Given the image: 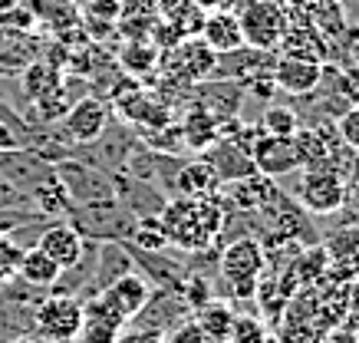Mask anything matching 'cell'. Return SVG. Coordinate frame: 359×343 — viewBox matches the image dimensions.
Returning a JSON list of instances; mask_svg holds the SVG:
<instances>
[{"instance_id": "obj_1", "label": "cell", "mask_w": 359, "mask_h": 343, "mask_svg": "<svg viewBox=\"0 0 359 343\" xmlns=\"http://www.w3.org/2000/svg\"><path fill=\"white\" fill-rule=\"evenodd\" d=\"M228 218V201L215 199H172L158 208V224H162L168 244H178L185 251H205L224 228Z\"/></svg>"}, {"instance_id": "obj_2", "label": "cell", "mask_w": 359, "mask_h": 343, "mask_svg": "<svg viewBox=\"0 0 359 343\" xmlns=\"http://www.w3.org/2000/svg\"><path fill=\"white\" fill-rule=\"evenodd\" d=\"M238 4V23L244 43L254 50H277L283 34L290 30L287 7L280 0H234Z\"/></svg>"}, {"instance_id": "obj_3", "label": "cell", "mask_w": 359, "mask_h": 343, "mask_svg": "<svg viewBox=\"0 0 359 343\" xmlns=\"http://www.w3.org/2000/svg\"><path fill=\"white\" fill-rule=\"evenodd\" d=\"M218 264H221V277L231 284V294L250 300L254 290H257L264 267H267V255H264L257 238H238V241H231L221 251Z\"/></svg>"}, {"instance_id": "obj_4", "label": "cell", "mask_w": 359, "mask_h": 343, "mask_svg": "<svg viewBox=\"0 0 359 343\" xmlns=\"http://www.w3.org/2000/svg\"><path fill=\"white\" fill-rule=\"evenodd\" d=\"M33 330L50 343H73L79 327H83V300L73 294H60L53 290L50 297H43L30 314Z\"/></svg>"}, {"instance_id": "obj_5", "label": "cell", "mask_w": 359, "mask_h": 343, "mask_svg": "<svg viewBox=\"0 0 359 343\" xmlns=\"http://www.w3.org/2000/svg\"><path fill=\"white\" fill-rule=\"evenodd\" d=\"M158 63H162V73L165 79H175V83H208V79L215 76V69H218V53L215 50H208V43L201 36H185V40H178L172 50H165L158 56Z\"/></svg>"}, {"instance_id": "obj_6", "label": "cell", "mask_w": 359, "mask_h": 343, "mask_svg": "<svg viewBox=\"0 0 359 343\" xmlns=\"http://www.w3.org/2000/svg\"><path fill=\"white\" fill-rule=\"evenodd\" d=\"M297 199L310 215H337L343 208V199H346V182L337 175V168L313 166L300 178V195Z\"/></svg>"}, {"instance_id": "obj_7", "label": "cell", "mask_w": 359, "mask_h": 343, "mask_svg": "<svg viewBox=\"0 0 359 343\" xmlns=\"http://www.w3.org/2000/svg\"><path fill=\"white\" fill-rule=\"evenodd\" d=\"M63 135L69 142L89 145L99 142L106 135V122H109V109L106 102L96 100V96H83V100L69 102V109L63 112Z\"/></svg>"}, {"instance_id": "obj_8", "label": "cell", "mask_w": 359, "mask_h": 343, "mask_svg": "<svg viewBox=\"0 0 359 343\" xmlns=\"http://www.w3.org/2000/svg\"><path fill=\"white\" fill-rule=\"evenodd\" d=\"M99 297L106 300L122 321L129 323V321H135V317L142 314V307L149 304V297H152V284H149L142 274L129 271V274L116 277L112 284H106V288L99 290Z\"/></svg>"}, {"instance_id": "obj_9", "label": "cell", "mask_w": 359, "mask_h": 343, "mask_svg": "<svg viewBox=\"0 0 359 343\" xmlns=\"http://www.w3.org/2000/svg\"><path fill=\"white\" fill-rule=\"evenodd\" d=\"M250 162H254V168L267 178L287 175V172L300 168L294 139H280V135H267V133H257L254 145H250Z\"/></svg>"}, {"instance_id": "obj_10", "label": "cell", "mask_w": 359, "mask_h": 343, "mask_svg": "<svg viewBox=\"0 0 359 343\" xmlns=\"http://www.w3.org/2000/svg\"><path fill=\"white\" fill-rule=\"evenodd\" d=\"M36 248L46 257H53L66 274V271H73L83 261L86 238H83V231H79L76 224H46L43 231H40V238H36Z\"/></svg>"}, {"instance_id": "obj_11", "label": "cell", "mask_w": 359, "mask_h": 343, "mask_svg": "<svg viewBox=\"0 0 359 343\" xmlns=\"http://www.w3.org/2000/svg\"><path fill=\"white\" fill-rule=\"evenodd\" d=\"M323 67L327 63H313V60H297V56H277L271 76L273 86L290 93V96H310L313 89L323 83Z\"/></svg>"}, {"instance_id": "obj_12", "label": "cell", "mask_w": 359, "mask_h": 343, "mask_svg": "<svg viewBox=\"0 0 359 343\" xmlns=\"http://www.w3.org/2000/svg\"><path fill=\"white\" fill-rule=\"evenodd\" d=\"M122 330H126V321L99 294L83 300V327L76 333L79 343H116Z\"/></svg>"}, {"instance_id": "obj_13", "label": "cell", "mask_w": 359, "mask_h": 343, "mask_svg": "<svg viewBox=\"0 0 359 343\" xmlns=\"http://www.w3.org/2000/svg\"><path fill=\"white\" fill-rule=\"evenodd\" d=\"M119 116L132 126H139L142 133H149V129H162L172 122V112L165 106V100L152 96V93H142V89H132L129 96H122L119 100Z\"/></svg>"}, {"instance_id": "obj_14", "label": "cell", "mask_w": 359, "mask_h": 343, "mask_svg": "<svg viewBox=\"0 0 359 343\" xmlns=\"http://www.w3.org/2000/svg\"><path fill=\"white\" fill-rule=\"evenodd\" d=\"M175 191L182 195V199H215V195H221V182L218 172L211 168V162L208 159H195V162H188V166H182L178 172H175Z\"/></svg>"}, {"instance_id": "obj_15", "label": "cell", "mask_w": 359, "mask_h": 343, "mask_svg": "<svg viewBox=\"0 0 359 343\" xmlns=\"http://www.w3.org/2000/svg\"><path fill=\"white\" fill-rule=\"evenodd\" d=\"M201 40L208 43V50H215L218 56L234 53L244 46V34H241V23L234 11H215L205 13V23H201Z\"/></svg>"}, {"instance_id": "obj_16", "label": "cell", "mask_w": 359, "mask_h": 343, "mask_svg": "<svg viewBox=\"0 0 359 343\" xmlns=\"http://www.w3.org/2000/svg\"><path fill=\"white\" fill-rule=\"evenodd\" d=\"M273 53L297 56V60H313V63H327L333 50H330V40L320 34L316 27L304 23V27H290V30L283 34V40L277 43Z\"/></svg>"}, {"instance_id": "obj_17", "label": "cell", "mask_w": 359, "mask_h": 343, "mask_svg": "<svg viewBox=\"0 0 359 343\" xmlns=\"http://www.w3.org/2000/svg\"><path fill=\"white\" fill-rule=\"evenodd\" d=\"M178 129H182L185 145L188 149H195V152H208V149L221 139V119L218 116H211L201 102H191V109L185 112V119H182Z\"/></svg>"}, {"instance_id": "obj_18", "label": "cell", "mask_w": 359, "mask_h": 343, "mask_svg": "<svg viewBox=\"0 0 359 343\" xmlns=\"http://www.w3.org/2000/svg\"><path fill=\"white\" fill-rule=\"evenodd\" d=\"M208 162H211V168L218 172L221 182H238V178H248L257 172L254 162H250V155L244 152L241 145L231 142V139H224V135L208 149Z\"/></svg>"}, {"instance_id": "obj_19", "label": "cell", "mask_w": 359, "mask_h": 343, "mask_svg": "<svg viewBox=\"0 0 359 343\" xmlns=\"http://www.w3.org/2000/svg\"><path fill=\"white\" fill-rule=\"evenodd\" d=\"M17 281H23L27 288H36V290L56 288V284L63 281V267L56 264L53 257H46L43 251L33 244V248H23L20 267H17Z\"/></svg>"}, {"instance_id": "obj_20", "label": "cell", "mask_w": 359, "mask_h": 343, "mask_svg": "<svg viewBox=\"0 0 359 343\" xmlns=\"http://www.w3.org/2000/svg\"><path fill=\"white\" fill-rule=\"evenodd\" d=\"M323 251L330 257V267H337V274L359 277V224L333 231Z\"/></svg>"}, {"instance_id": "obj_21", "label": "cell", "mask_w": 359, "mask_h": 343, "mask_svg": "<svg viewBox=\"0 0 359 343\" xmlns=\"http://www.w3.org/2000/svg\"><path fill=\"white\" fill-rule=\"evenodd\" d=\"M191 317H195V323L205 330L208 340H221V343L231 337V327H234V321H238V314H234L228 304H221V300H208V304H201Z\"/></svg>"}, {"instance_id": "obj_22", "label": "cell", "mask_w": 359, "mask_h": 343, "mask_svg": "<svg viewBox=\"0 0 359 343\" xmlns=\"http://www.w3.org/2000/svg\"><path fill=\"white\" fill-rule=\"evenodd\" d=\"M158 46L152 40H145V36H135V40H126L119 53V63L122 69L129 73V76H149L155 67H158Z\"/></svg>"}, {"instance_id": "obj_23", "label": "cell", "mask_w": 359, "mask_h": 343, "mask_svg": "<svg viewBox=\"0 0 359 343\" xmlns=\"http://www.w3.org/2000/svg\"><path fill=\"white\" fill-rule=\"evenodd\" d=\"M30 50H36V40H30V34L0 27V69L27 67V60H33Z\"/></svg>"}, {"instance_id": "obj_24", "label": "cell", "mask_w": 359, "mask_h": 343, "mask_svg": "<svg viewBox=\"0 0 359 343\" xmlns=\"http://www.w3.org/2000/svg\"><path fill=\"white\" fill-rule=\"evenodd\" d=\"M129 264H132V257L119 241L102 244V251H99V267H96V290H93V294H99V290L106 288V284H112L116 277L129 274L132 271Z\"/></svg>"}, {"instance_id": "obj_25", "label": "cell", "mask_w": 359, "mask_h": 343, "mask_svg": "<svg viewBox=\"0 0 359 343\" xmlns=\"http://www.w3.org/2000/svg\"><path fill=\"white\" fill-rule=\"evenodd\" d=\"M60 86H63V79H60V69H56L53 63H46V60H36V63H30V67L23 69V89H27L30 102L43 100V96L56 93Z\"/></svg>"}, {"instance_id": "obj_26", "label": "cell", "mask_w": 359, "mask_h": 343, "mask_svg": "<svg viewBox=\"0 0 359 343\" xmlns=\"http://www.w3.org/2000/svg\"><path fill=\"white\" fill-rule=\"evenodd\" d=\"M79 17L93 34L112 30L122 20V0H79Z\"/></svg>"}, {"instance_id": "obj_27", "label": "cell", "mask_w": 359, "mask_h": 343, "mask_svg": "<svg viewBox=\"0 0 359 343\" xmlns=\"http://www.w3.org/2000/svg\"><path fill=\"white\" fill-rule=\"evenodd\" d=\"M297 129H300V119H297L294 109H287V106H267V109H264L261 133L280 135V139H294Z\"/></svg>"}, {"instance_id": "obj_28", "label": "cell", "mask_w": 359, "mask_h": 343, "mask_svg": "<svg viewBox=\"0 0 359 343\" xmlns=\"http://www.w3.org/2000/svg\"><path fill=\"white\" fill-rule=\"evenodd\" d=\"M323 337L327 333L320 330L316 323H310V317L294 314V310H290L287 323L280 327V343H323Z\"/></svg>"}, {"instance_id": "obj_29", "label": "cell", "mask_w": 359, "mask_h": 343, "mask_svg": "<svg viewBox=\"0 0 359 343\" xmlns=\"http://www.w3.org/2000/svg\"><path fill=\"white\" fill-rule=\"evenodd\" d=\"M20 257H23V244L13 234H0V290L17 281Z\"/></svg>"}, {"instance_id": "obj_30", "label": "cell", "mask_w": 359, "mask_h": 343, "mask_svg": "<svg viewBox=\"0 0 359 343\" xmlns=\"http://www.w3.org/2000/svg\"><path fill=\"white\" fill-rule=\"evenodd\" d=\"M333 133H337V139L343 145L359 152V106H346V109L339 112L337 119H333Z\"/></svg>"}, {"instance_id": "obj_31", "label": "cell", "mask_w": 359, "mask_h": 343, "mask_svg": "<svg viewBox=\"0 0 359 343\" xmlns=\"http://www.w3.org/2000/svg\"><path fill=\"white\" fill-rule=\"evenodd\" d=\"M224 343H267V327L261 321H254V317H238Z\"/></svg>"}, {"instance_id": "obj_32", "label": "cell", "mask_w": 359, "mask_h": 343, "mask_svg": "<svg viewBox=\"0 0 359 343\" xmlns=\"http://www.w3.org/2000/svg\"><path fill=\"white\" fill-rule=\"evenodd\" d=\"M337 93L346 106H359V63H349L337 73Z\"/></svg>"}, {"instance_id": "obj_33", "label": "cell", "mask_w": 359, "mask_h": 343, "mask_svg": "<svg viewBox=\"0 0 359 343\" xmlns=\"http://www.w3.org/2000/svg\"><path fill=\"white\" fill-rule=\"evenodd\" d=\"M30 218H43V215H36V211H20V208H0V234L17 231V228H23Z\"/></svg>"}, {"instance_id": "obj_34", "label": "cell", "mask_w": 359, "mask_h": 343, "mask_svg": "<svg viewBox=\"0 0 359 343\" xmlns=\"http://www.w3.org/2000/svg\"><path fill=\"white\" fill-rule=\"evenodd\" d=\"M116 343H168L162 330H145V327H132V330H122V337Z\"/></svg>"}, {"instance_id": "obj_35", "label": "cell", "mask_w": 359, "mask_h": 343, "mask_svg": "<svg viewBox=\"0 0 359 343\" xmlns=\"http://www.w3.org/2000/svg\"><path fill=\"white\" fill-rule=\"evenodd\" d=\"M17 149H27V142H23L20 135L13 133L7 122L0 119V152H17Z\"/></svg>"}, {"instance_id": "obj_36", "label": "cell", "mask_w": 359, "mask_h": 343, "mask_svg": "<svg viewBox=\"0 0 359 343\" xmlns=\"http://www.w3.org/2000/svg\"><path fill=\"white\" fill-rule=\"evenodd\" d=\"M198 7L205 13H215V11H234V0H195Z\"/></svg>"}, {"instance_id": "obj_37", "label": "cell", "mask_w": 359, "mask_h": 343, "mask_svg": "<svg viewBox=\"0 0 359 343\" xmlns=\"http://www.w3.org/2000/svg\"><path fill=\"white\" fill-rule=\"evenodd\" d=\"M353 208L359 215V182H346V199H343V208Z\"/></svg>"}, {"instance_id": "obj_38", "label": "cell", "mask_w": 359, "mask_h": 343, "mask_svg": "<svg viewBox=\"0 0 359 343\" xmlns=\"http://www.w3.org/2000/svg\"><path fill=\"white\" fill-rule=\"evenodd\" d=\"M13 4H23V0H0V11H7V7H13Z\"/></svg>"}, {"instance_id": "obj_39", "label": "cell", "mask_w": 359, "mask_h": 343, "mask_svg": "<svg viewBox=\"0 0 359 343\" xmlns=\"http://www.w3.org/2000/svg\"><path fill=\"white\" fill-rule=\"evenodd\" d=\"M7 343H33L30 337H13V340H7Z\"/></svg>"}, {"instance_id": "obj_40", "label": "cell", "mask_w": 359, "mask_h": 343, "mask_svg": "<svg viewBox=\"0 0 359 343\" xmlns=\"http://www.w3.org/2000/svg\"><path fill=\"white\" fill-rule=\"evenodd\" d=\"M205 343H221V340H205Z\"/></svg>"}]
</instances>
